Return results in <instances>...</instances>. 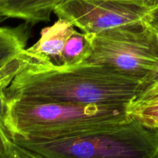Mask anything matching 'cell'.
Instances as JSON below:
<instances>
[{"label": "cell", "instance_id": "6da1fadb", "mask_svg": "<svg viewBox=\"0 0 158 158\" xmlns=\"http://www.w3.org/2000/svg\"><path fill=\"white\" fill-rule=\"evenodd\" d=\"M143 83L101 64L53 66L28 63L6 90V97H27L81 105H128Z\"/></svg>", "mask_w": 158, "mask_h": 158}, {"label": "cell", "instance_id": "7a4b0ae2", "mask_svg": "<svg viewBox=\"0 0 158 158\" xmlns=\"http://www.w3.org/2000/svg\"><path fill=\"white\" fill-rule=\"evenodd\" d=\"M132 119L128 105H81L6 97L4 125L12 140L50 139L115 126Z\"/></svg>", "mask_w": 158, "mask_h": 158}, {"label": "cell", "instance_id": "3957f363", "mask_svg": "<svg viewBox=\"0 0 158 158\" xmlns=\"http://www.w3.org/2000/svg\"><path fill=\"white\" fill-rule=\"evenodd\" d=\"M45 158H158V129L131 121L50 139H17Z\"/></svg>", "mask_w": 158, "mask_h": 158}, {"label": "cell", "instance_id": "277c9868", "mask_svg": "<svg viewBox=\"0 0 158 158\" xmlns=\"http://www.w3.org/2000/svg\"><path fill=\"white\" fill-rule=\"evenodd\" d=\"M86 36L91 52L83 63L106 65L143 86L157 66L155 36L150 25H127Z\"/></svg>", "mask_w": 158, "mask_h": 158}, {"label": "cell", "instance_id": "5b68a950", "mask_svg": "<svg viewBox=\"0 0 158 158\" xmlns=\"http://www.w3.org/2000/svg\"><path fill=\"white\" fill-rule=\"evenodd\" d=\"M158 0H62L53 13L86 34L127 25L148 24Z\"/></svg>", "mask_w": 158, "mask_h": 158}, {"label": "cell", "instance_id": "8992f818", "mask_svg": "<svg viewBox=\"0 0 158 158\" xmlns=\"http://www.w3.org/2000/svg\"><path fill=\"white\" fill-rule=\"evenodd\" d=\"M75 26L64 19H58L52 26L43 28L38 41L25 49L29 63L61 66L63 49Z\"/></svg>", "mask_w": 158, "mask_h": 158}, {"label": "cell", "instance_id": "52a82bcc", "mask_svg": "<svg viewBox=\"0 0 158 158\" xmlns=\"http://www.w3.org/2000/svg\"><path fill=\"white\" fill-rule=\"evenodd\" d=\"M62 0H0V15L3 19H23L35 24L50 19L56 6Z\"/></svg>", "mask_w": 158, "mask_h": 158}, {"label": "cell", "instance_id": "ba28073f", "mask_svg": "<svg viewBox=\"0 0 158 158\" xmlns=\"http://www.w3.org/2000/svg\"><path fill=\"white\" fill-rule=\"evenodd\" d=\"M29 36L28 23L16 27L0 26V69L26 49Z\"/></svg>", "mask_w": 158, "mask_h": 158}, {"label": "cell", "instance_id": "9c48e42d", "mask_svg": "<svg viewBox=\"0 0 158 158\" xmlns=\"http://www.w3.org/2000/svg\"><path fill=\"white\" fill-rule=\"evenodd\" d=\"M91 52V46L86 34L76 30L69 37L63 49L61 66H72L83 63Z\"/></svg>", "mask_w": 158, "mask_h": 158}, {"label": "cell", "instance_id": "30bf717a", "mask_svg": "<svg viewBox=\"0 0 158 158\" xmlns=\"http://www.w3.org/2000/svg\"><path fill=\"white\" fill-rule=\"evenodd\" d=\"M24 50L18 56L0 69V123L4 127V120L6 111V90L15 76L27 64V57Z\"/></svg>", "mask_w": 158, "mask_h": 158}, {"label": "cell", "instance_id": "8fae6325", "mask_svg": "<svg viewBox=\"0 0 158 158\" xmlns=\"http://www.w3.org/2000/svg\"><path fill=\"white\" fill-rule=\"evenodd\" d=\"M128 110L132 118L150 128H158V94L144 100L134 101L128 104Z\"/></svg>", "mask_w": 158, "mask_h": 158}, {"label": "cell", "instance_id": "7c38bea8", "mask_svg": "<svg viewBox=\"0 0 158 158\" xmlns=\"http://www.w3.org/2000/svg\"><path fill=\"white\" fill-rule=\"evenodd\" d=\"M152 27V26H151ZM155 36V49L157 56V63L155 69L153 71L148 80L143 83V87L138 97L134 101L144 100L158 94V29L152 27Z\"/></svg>", "mask_w": 158, "mask_h": 158}, {"label": "cell", "instance_id": "4fadbf2b", "mask_svg": "<svg viewBox=\"0 0 158 158\" xmlns=\"http://www.w3.org/2000/svg\"><path fill=\"white\" fill-rule=\"evenodd\" d=\"M2 158H45L34 151L28 150L19 146L12 140H9L7 143L6 154Z\"/></svg>", "mask_w": 158, "mask_h": 158}, {"label": "cell", "instance_id": "5bb4252c", "mask_svg": "<svg viewBox=\"0 0 158 158\" xmlns=\"http://www.w3.org/2000/svg\"><path fill=\"white\" fill-rule=\"evenodd\" d=\"M10 140L9 134L6 128L0 123V158H2L6 154L7 149V143Z\"/></svg>", "mask_w": 158, "mask_h": 158}, {"label": "cell", "instance_id": "9a60e30c", "mask_svg": "<svg viewBox=\"0 0 158 158\" xmlns=\"http://www.w3.org/2000/svg\"><path fill=\"white\" fill-rule=\"evenodd\" d=\"M148 25L156 28V29H158V8L151 14L149 21H148Z\"/></svg>", "mask_w": 158, "mask_h": 158}, {"label": "cell", "instance_id": "2e32d148", "mask_svg": "<svg viewBox=\"0 0 158 158\" xmlns=\"http://www.w3.org/2000/svg\"><path fill=\"white\" fill-rule=\"evenodd\" d=\"M2 19H3V18H2V17L1 16V15H0V21H1Z\"/></svg>", "mask_w": 158, "mask_h": 158}, {"label": "cell", "instance_id": "e0dca14e", "mask_svg": "<svg viewBox=\"0 0 158 158\" xmlns=\"http://www.w3.org/2000/svg\"><path fill=\"white\" fill-rule=\"evenodd\" d=\"M157 129H158V128H157Z\"/></svg>", "mask_w": 158, "mask_h": 158}]
</instances>
